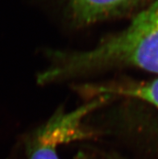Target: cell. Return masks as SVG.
<instances>
[{
	"label": "cell",
	"mask_w": 158,
	"mask_h": 159,
	"mask_svg": "<svg viewBox=\"0 0 158 159\" xmlns=\"http://www.w3.org/2000/svg\"><path fill=\"white\" fill-rule=\"evenodd\" d=\"M39 84L74 79L114 68L134 67L158 75V0L121 32L84 51H52Z\"/></svg>",
	"instance_id": "cell-1"
},
{
	"label": "cell",
	"mask_w": 158,
	"mask_h": 159,
	"mask_svg": "<svg viewBox=\"0 0 158 159\" xmlns=\"http://www.w3.org/2000/svg\"><path fill=\"white\" fill-rule=\"evenodd\" d=\"M111 98L110 95H98L71 111L58 109L28 136L25 142L28 159H59V146L94 137L95 133L86 127L84 120Z\"/></svg>",
	"instance_id": "cell-2"
},
{
	"label": "cell",
	"mask_w": 158,
	"mask_h": 159,
	"mask_svg": "<svg viewBox=\"0 0 158 159\" xmlns=\"http://www.w3.org/2000/svg\"><path fill=\"white\" fill-rule=\"evenodd\" d=\"M145 0H67L70 16L77 25L86 26L124 15Z\"/></svg>",
	"instance_id": "cell-3"
},
{
	"label": "cell",
	"mask_w": 158,
	"mask_h": 159,
	"mask_svg": "<svg viewBox=\"0 0 158 159\" xmlns=\"http://www.w3.org/2000/svg\"><path fill=\"white\" fill-rule=\"evenodd\" d=\"M98 95H122L147 102L158 108V78L146 83L128 84H107L87 87Z\"/></svg>",
	"instance_id": "cell-4"
},
{
	"label": "cell",
	"mask_w": 158,
	"mask_h": 159,
	"mask_svg": "<svg viewBox=\"0 0 158 159\" xmlns=\"http://www.w3.org/2000/svg\"><path fill=\"white\" fill-rule=\"evenodd\" d=\"M109 159H115V158H109Z\"/></svg>",
	"instance_id": "cell-5"
}]
</instances>
